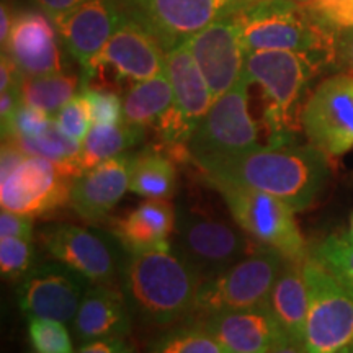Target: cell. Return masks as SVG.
Wrapping results in <instances>:
<instances>
[{"instance_id": "484cf974", "label": "cell", "mask_w": 353, "mask_h": 353, "mask_svg": "<svg viewBox=\"0 0 353 353\" xmlns=\"http://www.w3.org/2000/svg\"><path fill=\"white\" fill-rule=\"evenodd\" d=\"M144 132L145 128L130 125L126 121L113 125L94 123L85 139L82 141L77 165L82 172H87L108 159L121 156L144 139Z\"/></svg>"}, {"instance_id": "7bdbcfd3", "label": "cell", "mask_w": 353, "mask_h": 353, "mask_svg": "<svg viewBox=\"0 0 353 353\" xmlns=\"http://www.w3.org/2000/svg\"><path fill=\"white\" fill-rule=\"evenodd\" d=\"M0 43H2V50L7 46L8 37H10L12 26H13V17L10 8H8L7 2H2V10H0Z\"/></svg>"}, {"instance_id": "bcb514c9", "label": "cell", "mask_w": 353, "mask_h": 353, "mask_svg": "<svg viewBox=\"0 0 353 353\" xmlns=\"http://www.w3.org/2000/svg\"><path fill=\"white\" fill-rule=\"evenodd\" d=\"M342 353H353V347H350V348H347V350H343Z\"/></svg>"}, {"instance_id": "7c38bea8", "label": "cell", "mask_w": 353, "mask_h": 353, "mask_svg": "<svg viewBox=\"0 0 353 353\" xmlns=\"http://www.w3.org/2000/svg\"><path fill=\"white\" fill-rule=\"evenodd\" d=\"M301 128L309 143L325 156L339 157L353 148V74L324 79L307 95Z\"/></svg>"}, {"instance_id": "52a82bcc", "label": "cell", "mask_w": 353, "mask_h": 353, "mask_svg": "<svg viewBox=\"0 0 353 353\" xmlns=\"http://www.w3.org/2000/svg\"><path fill=\"white\" fill-rule=\"evenodd\" d=\"M286 262L276 249L260 244L228 270L208 280L198 288L192 321L223 311H237L267 304L270 291Z\"/></svg>"}, {"instance_id": "ba28073f", "label": "cell", "mask_w": 353, "mask_h": 353, "mask_svg": "<svg viewBox=\"0 0 353 353\" xmlns=\"http://www.w3.org/2000/svg\"><path fill=\"white\" fill-rule=\"evenodd\" d=\"M309 309L303 345L307 353H342L353 347V293L314 257L303 262Z\"/></svg>"}, {"instance_id": "f546056e", "label": "cell", "mask_w": 353, "mask_h": 353, "mask_svg": "<svg viewBox=\"0 0 353 353\" xmlns=\"http://www.w3.org/2000/svg\"><path fill=\"white\" fill-rule=\"evenodd\" d=\"M311 257L353 293V239L348 234H330L316 245Z\"/></svg>"}, {"instance_id": "836d02e7", "label": "cell", "mask_w": 353, "mask_h": 353, "mask_svg": "<svg viewBox=\"0 0 353 353\" xmlns=\"http://www.w3.org/2000/svg\"><path fill=\"white\" fill-rule=\"evenodd\" d=\"M54 121L57 128H59L64 134H68L69 138L76 139L77 143L82 144L87 132L90 131L92 125H94L90 103H88L85 95L81 92L79 95L72 97V99L56 113Z\"/></svg>"}, {"instance_id": "f6af8a7d", "label": "cell", "mask_w": 353, "mask_h": 353, "mask_svg": "<svg viewBox=\"0 0 353 353\" xmlns=\"http://www.w3.org/2000/svg\"><path fill=\"white\" fill-rule=\"evenodd\" d=\"M348 236H350L352 239H353V214H352V218H350V231H348Z\"/></svg>"}, {"instance_id": "7dc6e473", "label": "cell", "mask_w": 353, "mask_h": 353, "mask_svg": "<svg viewBox=\"0 0 353 353\" xmlns=\"http://www.w3.org/2000/svg\"><path fill=\"white\" fill-rule=\"evenodd\" d=\"M298 3H307V2H311V0H296Z\"/></svg>"}, {"instance_id": "f35d334b", "label": "cell", "mask_w": 353, "mask_h": 353, "mask_svg": "<svg viewBox=\"0 0 353 353\" xmlns=\"http://www.w3.org/2000/svg\"><path fill=\"white\" fill-rule=\"evenodd\" d=\"M0 237H33V223L30 216L2 210L0 214Z\"/></svg>"}, {"instance_id": "e0dca14e", "label": "cell", "mask_w": 353, "mask_h": 353, "mask_svg": "<svg viewBox=\"0 0 353 353\" xmlns=\"http://www.w3.org/2000/svg\"><path fill=\"white\" fill-rule=\"evenodd\" d=\"M125 17L120 0H90L52 19V23L65 50L81 64L82 70H85L100 54Z\"/></svg>"}, {"instance_id": "ee69618b", "label": "cell", "mask_w": 353, "mask_h": 353, "mask_svg": "<svg viewBox=\"0 0 353 353\" xmlns=\"http://www.w3.org/2000/svg\"><path fill=\"white\" fill-rule=\"evenodd\" d=\"M268 353H307L306 348H304L303 342L293 341V339H288V341L281 342L280 345L273 348Z\"/></svg>"}, {"instance_id": "30bf717a", "label": "cell", "mask_w": 353, "mask_h": 353, "mask_svg": "<svg viewBox=\"0 0 353 353\" xmlns=\"http://www.w3.org/2000/svg\"><path fill=\"white\" fill-rule=\"evenodd\" d=\"M223 196L234 223L259 244L283 254L286 260L304 262L309 255L294 211L285 201L247 187L211 185Z\"/></svg>"}, {"instance_id": "74e56055", "label": "cell", "mask_w": 353, "mask_h": 353, "mask_svg": "<svg viewBox=\"0 0 353 353\" xmlns=\"http://www.w3.org/2000/svg\"><path fill=\"white\" fill-rule=\"evenodd\" d=\"M332 68L353 74V28H341L335 32Z\"/></svg>"}, {"instance_id": "83f0119b", "label": "cell", "mask_w": 353, "mask_h": 353, "mask_svg": "<svg viewBox=\"0 0 353 353\" xmlns=\"http://www.w3.org/2000/svg\"><path fill=\"white\" fill-rule=\"evenodd\" d=\"M79 79L74 74L57 72L48 76H23L20 85L21 103L38 108L54 118L68 101L76 97Z\"/></svg>"}, {"instance_id": "f1b7e54d", "label": "cell", "mask_w": 353, "mask_h": 353, "mask_svg": "<svg viewBox=\"0 0 353 353\" xmlns=\"http://www.w3.org/2000/svg\"><path fill=\"white\" fill-rule=\"evenodd\" d=\"M6 143L17 145L21 151L32 154V156H41L50 159L52 162H57V164L70 165H77V159L82 148L81 143H77L76 139L64 134L57 128L54 120H52V123L46 130L39 132L38 136H33V138L8 139Z\"/></svg>"}, {"instance_id": "277c9868", "label": "cell", "mask_w": 353, "mask_h": 353, "mask_svg": "<svg viewBox=\"0 0 353 353\" xmlns=\"http://www.w3.org/2000/svg\"><path fill=\"white\" fill-rule=\"evenodd\" d=\"M247 52L293 51L317 54L332 68L335 30L296 0H262L234 13Z\"/></svg>"}, {"instance_id": "8992f818", "label": "cell", "mask_w": 353, "mask_h": 353, "mask_svg": "<svg viewBox=\"0 0 353 353\" xmlns=\"http://www.w3.org/2000/svg\"><path fill=\"white\" fill-rule=\"evenodd\" d=\"M176 252L200 273L213 278L260 245L237 224L211 213L205 206L185 205L176 213Z\"/></svg>"}, {"instance_id": "603a6c76", "label": "cell", "mask_w": 353, "mask_h": 353, "mask_svg": "<svg viewBox=\"0 0 353 353\" xmlns=\"http://www.w3.org/2000/svg\"><path fill=\"white\" fill-rule=\"evenodd\" d=\"M165 72L174 90V107L196 130L214 99L187 43L165 52Z\"/></svg>"}, {"instance_id": "44dd1931", "label": "cell", "mask_w": 353, "mask_h": 353, "mask_svg": "<svg viewBox=\"0 0 353 353\" xmlns=\"http://www.w3.org/2000/svg\"><path fill=\"white\" fill-rule=\"evenodd\" d=\"M130 329L131 309L125 294L110 285H90L74 317V334L79 341L87 343L99 339L125 337Z\"/></svg>"}, {"instance_id": "6da1fadb", "label": "cell", "mask_w": 353, "mask_h": 353, "mask_svg": "<svg viewBox=\"0 0 353 353\" xmlns=\"http://www.w3.org/2000/svg\"><path fill=\"white\" fill-rule=\"evenodd\" d=\"M196 167L210 185L259 190L285 201L294 213L311 208L330 179L329 156L312 144L257 145Z\"/></svg>"}, {"instance_id": "4fadbf2b", "label": "cell", "mask_w": 353, "mask_h": 353, "mask_svg": "<svg viewBox=\"0 0 353 353\" xmlns=\"http://www.w3.org/2000/svg\"><path fill=\"white\" fill-rule=\"evenodd\" d=\"M46 252L57 262L85 276L92 285H112L121 267V245L117 236L97 228L56 224L41 231Z\"/></svg>"}, {"instance_id": "d590c367", "label": "cell", "mask_w": 353, "mask_h": 353, "mask_svg": "<svg viewBox=\"0 0 353 353\" xmlns=\"http://www.w3.org/2000/svg\"><path fill=\"white\" fill-rule=\"evenodd\" d=\"M54 118L46 114L41 110L28 107V105H20L13 118L2 126V138L3 141L15 139V138H33L43 132L51 125Z\"/></svg>"}, {"instance_id": "1f68e13d", "label": "cell", "mask_w": 353, "mask_h": 353, "mask_svg": "<svg viewBox=\"0 0 353 353\" xmlns=\"http://www.w3.org/2000/svg\"><path fill=\"white\" fill-rule=\"evenodd\" d=\"M28 335L37 353H74L72 339L64 322L30 317Z\"/></svg>"}, {"instance_id": "9c48e42d", "label": "cell", "mask_w": 353, "mask_h": 353, "mask_svg": "<svg viewBox=\"0 0 353 353\" xmlns=\"http://www.w3.org/2000/svg\"><path fill=\"white\" fill-rule=\"evenodd\" d=\"M128 19L136 21L164 52L185 44L216 20L260 0H120Z\"/></svg>"}, {"instance_id": "cb8c5ba5", "label": "cell", "mask_w": 353, "mask_h": 353, "mask_svg": "<svg viewBox=\"0 0 353 353\" xmlns=\"http://www.w3.org/2000/svg\"><path fill=\"white\" fill-rule=\"evenodd\" d=\"M267 306L286 335L303 342L309 309V290L303 262L286 260L270 291Z\"/></svg>"}, {"instance_id": "8d00e7d4", "label": "cell", "mask_w": 353, "mask_h": 353, "mask_svg": "<svg viewBox=\"0 0 353 353\" xmlns=\"http://www.w3.org/2000/svg\"><path fill=\"white\" fill-rule=\"evenodd\" d=\"M303 6L335 32L353 28V0H311Z\"/></svg>"}, {"instance_id": "d4e9b609", "label": "cell", "mask_w": 353, "mask_h": 353, "mask_svg": "<svg viewBox=\"0 0 353 353\" xmlns=\"http://www.w3.org/2000/svg\"><path fill=\"white\" fill-rule=\"evenodd\" d=\"M161 148L134 154L130 170V190L145 200H170L176 190V167Z\"/></svg>"}, {"instance_id": "5b68a950", "label": "cell", "mask_w": 353, "mask_h": 353, "mask_svg": "<svg viewBox=\"0 0 353 353\" xmlns=\"http://www.w3.org/2000/svg\"><path fill=\"white\" fill-rule=\"evenodd\" d=\"M0 174L2 210L33 218L69 205L70 185L82 170L26 154L3 141Z\"/></svg>"}, {"instance_id": "2e32d148", "label": "cell", "mask_w": 353, "mask_h": 353, "mask_svg": "<svg viewBox=\"0 0 353 353\" xmlns=\"http://www.w3.org/2000/svg\"><path fill=\"white\" fill-rule=\"evenodd\" d=\"M187 46L208 82L214 100L245 76L247 50L234 15L206 26L188 39Z\"/></svg>"}, {"instance_id": "ffe728a7", "label": "cell", "mask_w": 353, "mask_h": 353, "mask_svg": "<svg viewBox=\"0 0 353 353\" xmlns=\"http://www.w3.org/2000/svg\"><path fill=\"white\" fill-rule=\"evenodd\" d=\"M56 32L44 13L20 12L13 17L10 37L2 51L12 57L23 76L64 72V57Z\"/></svg>"}, {"instance_id": "5bb4252c", "label": "cell", "mask_w": 353, "mask_h": 353, "mask_svg": "<svg viewBox=\"0 0 353 353\" xmlns=\"http://www.w3.org/2000/svg\"><path fill=\"white\" fill-rule=\"evenodd\" d=\"M112 74L117 83L143 82L165 72V52L144 28L125 17L100 54L83 70L82 87Z\"/></svg>"}, {"instance_id": "9a60e30c", "label": "cell", "mask_w": 353, "mask_h": 353, "mask_svg": "<svg viewBox=\"0 0 353 353\" xmlns=\"http://www.w3.org/2000/svg\"><path fill=\"white\" fill-rule=\"evenodd\" d=\"M90 281L68 265L43 263L21 276L17 291L20 309L30 317L74 321Z\"/></svg>"}, {"instance_id": "ab89813d", "label": "cell", "mask_w": 353, "mask_h": 353, "mask_svg": "<svg viewBox=\"0 0 353 353\" xmlns=\"http://www.w3.org/2000/svg\"><path fill=\"white\" fill-rule=\"evenodd\" d=\"M77 353H134V348L123 337H108L87 342Z\"/></svg>"}, {"instance_id": "b9f144b4", "label": "cell", "mask_w": 353, "mask_h": 353, "mask_svg": "<svg viewBox=\"0 0 353 353\" xmlns=\"http://www.w3.org/2000/svg\"><path fill=\"white\" fill-rule=\"evenodd\" d=\"M20 88L2 92V97H0V121H2V126H6L12 120L13 114L20 108Z\"/></svg>"}, {"instance_id": "3957f363", "label": "cell", "mask_w": 353, "mask_h": 353, "mask_svg": "<svg viewBox=\"0 0 353 353\" xmlns=\"http://www.w3.org/2000/svg\"><path fill=\"white\" fill-rule=\"evenodd\" d=\"M327 59L293 51L247 52L245 76L263 95V125L272 144H288L301 128L307 88Z\"/></svg>"}, {"instance_id": "d6a6232c", "label": "cell", "mask_w": 353, "mask_h": 353, "mask_svg": "<svg viewBox=\"0 0 353 353\" xmlns=\"http://www.w3.org/2000/svg\"><path fill=\"white\" fill-rule=\"evenodd\" d=\"M34 247L25 237H0V270L3 278H20L32 270Z\"/></svg>"}, {"instance_id": "d6986e66", "label": "cell", "mask_w": 353, "mask_h": 353, "mask_svg": "<svg viewBox=\"0 0 353 353\" xmlns=\"http://www.w3.org/2000/svg\"><path fill=\"white\" fill-rule=\"evenodd\" d=\"M131 161V154H121L76 176L69 196V206L74 213L92 224L107 221L130 190Z\"/></svg>"}, {"instance_id": "4316f807", "label": "cell", "mask_w": 353, "mask_h": 353, "mask_svg": "<svg viewBox=\"0 0 353 353\" xmlns=\"http://www.w3.org/2000/svg\"><path fill=\"white\" fill-rule=\"evenodd\" d=\"M174 105V90L167 72L131 83L123 99V121L136 126H154Z\"/></svg>"}, {"instance_id": "8fae6325", "label": "cell", "mask_w": 353, "mask_h": 353, "mask_svg": "<svg viewBox=\"0 0 353 353\" xmlns=\"http://www.w3.org/2000/svg\"><path fill=\"white\" fill-rule=\"evenodd\" d=\"M249 85L250 81L244 76L213 101L187 143L193 164L200 165L257 148L259 130L249 113Z\"/></svg>"}, {"instance_id": "4dcf8cb0", "label": "cell", "mask_w": 353, "mask_h": 353, "mask_svg": "<svg viewBox=\"0 0 353 353\" xmlns=\"http://www.w3.org/2000/svg\"><path fill=\"white\" fill-rule=\"evenodd\" d=\"M151 353H226V350L201 325L192 322V325L169 330L159 337Z\"/></svg>"}, {"instance_id": "ac0fdd59", "label": "cell", "mask_w": 353, "mask_h": 353, "mask_svg": "<svg viewBox=\"0 0 353 353\" xmlns=\"http://www.w3.org/2000/svg\"><path fill=\"white\" fill-rule=\"evenodd\" d=\"M192 322L213 335L226 353H268L290 339L267 304L216 312Z\"/></svg>"}, {"instance_id": "7402d4cb", "label": "cell", "mask_w": 353, "mask_h": 353, "mask_svg": "<svg viewBox=\"0 0 353 353\" xmlns=\"http://www.w3.org/2000/svg\"><path fill=\"white\" fill-rule=\"evenodd\" d=\"M175 226V206L169 200H145L125 218L114 221L113 232L128 254H143L170 249Z\"/></svg>"}, {"instance_id": "e575fe53", "label": "cell", "mask_w": 353, "mask_h": 353, "mask_svg": "<svg viewBox=\"0 0 353 353\" xmlns=\"http://www.w3.org/2000/svg\"><path fill=\"white\" fill-rule=\"evenodd\" d=\"M85 99L90 103L94 123H113L123 121V100L117 92L105 85H85L81 88Z\"/></svg>"}, {"instance_id": "60d3db41", "label": "cell", "mask_w": 353, "mask_h": 353, "mask_svg": "<svg viewBox=\"0 0 353 353\" xmlns=\"http://www.w3.org/2000/svg\"><path fill=\"white\" fill-rule=\"evenodd\" d=\"M39 7H41L43 12H46V15L56 19V17L63 15V13H68L74 8L81 7L82 3L90 2V0H34Z\"/></svg>"}, {"instance_id": "7a4b0ae2", "label": "cell", "mask_w": 353, "mask_h": 353, "mask_svg": "<svg viewBox=\"0 0 353 353\" xmlns=\"http://www.w3.org/2000/svg\"><path fill=\"white\" fill-rule=\"evenodd\" d=\"M121 275L131 312L152 325H170L192 314L203 281L183 255L170 249L128 254Z\"/></svg>"}]
</instances>
